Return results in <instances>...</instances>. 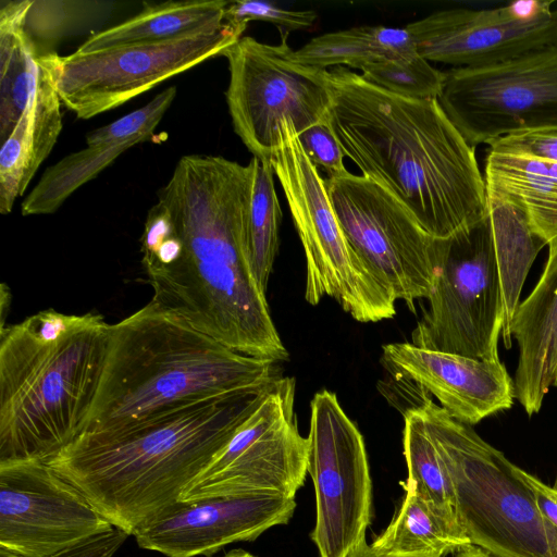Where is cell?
Masks as SVG:
<instances>
[{
	"label": "cell",
	"instance_id": "cell-1",
	"mask_svg": "<svg viewBox=\"0 0 557 557\" xmlns=\"http://www.w3.org/2000/svg\"><path fill=\"white\" fill-rule=\"evenodd\" d=\"M250 163L182 157L140 238L151 301L223 345L275 363L289 354L248 253Z\"/></svg>",
	"mask_w": 557,
	"mask_h": 557
},
{
	"label": "cell",
	"instance_id": "cell-2",
	"mask_svg": "<svg viewBox=\"0 0 557 557\" xmlns=\"http://www.w3.org/2000/svg\"><path fill=\"white\" fill-rule=\"evenodd\" d=\"M329 124L345 156L435 238L482 220L487 191L474 148L437 99L385 91L343 66L326 73Z\"/></svg>",
	"mask_w": 557,
	"mask_h": 557
},
{
	"label": "cell",
	"instance_id": "cell-3",
	"mask_svg": "<svg viewBox=\"0 0 557 557\" xmlns=\"http://www.w3.org/2000/svg\"><path fill=\"white\" fill-rule=\"evenodd\" d=\"M274 379L133 423L83 432L46 463L113 527L134 535L180 502L259 407Z\"/></svg>",
	"mask_w": 557,
	"mask_h": 557
},
{
	"label": "cell",
	"instance_id": "cell-4",
	"mask_svg": "<svg viewBox=\"0 0 557 557\" xmlns=\"http://www.w3.org/2000/svg\"><path fill=\"white\" fill-rule=\"evenodd\" d=\"M96 312L47 309L0 330V465L48 462L83 430L107 359Z\"/></svg>",
	"mask_w": 557,
	"mask_h": 557
},
{
	"label": "cell",
	"instance_id": "cell-5",
	"mask_svg": "<svg viewBox=\"0 0 557 557\" xmlns=\"http://www.w3.org/2000/svg\"><path fill=\"white\" fill-rule=\"evenodd\" d=\"M277 375L275 362L238 352L150 301L110 325L103 373L81 433L249 389Z\"/></svg>",
	"mask_w": 557,
	"mask_h": 557
},
{
	"label": "cell",
	"instance_id": "cell-6",
	"mask_svg": "<svg viewBox=\"0 0 557 557\" xmlns=\"http://www.w3.org/2000/svg\"><path fill=\"white\" fill-rule=\"evenodd\" d=\"M413 407L447 468L470 543L495 557H557V528L542 516L521 468L426 395Z\"/></svg>",
	"mask_w": 557,
	"mask_h": 557
},
{
	"label": "cell",
	"instance_id": "cell-7",
	"mask_svg": "<svg viewBox=\"0 0 557 557\" xmlns=\"http://www.w3.org/2000/svg\"><path fill=\"white\" fill-rule=\"evenodd\" d=\"M271 164L306 258L305 299H335L358 322L395 315L396 299L376 281L346 239L329 195L326 180L302 149L295 128L284 122Z\"/></svg>",
	"mask_w": 557,
	"mask_h": 557
},
{
	"label": "cell",
	"instance_id": "cell-8",
	"mask_svg": "<svg viewBox=\"0 0 557 557\" xmlns=\"http://www.w3.org/2000/svg\"><path fill=\"white\" fill-rule=\"evenodd\" d=\"M428 308L411 332L413 345L498 360L505 321L491 219L436 238V276Z\"/></svg>",
	"mask_w": 557,
	"mask_h": 557
},
{
	"label": "cell",
	"instance_id": "cell-9",
	"mask_svg": "<svg viewBox=\"0 0 557 557\" xmlns=\"http://www.w3.org/2000/svg\"><path fill=\"white\" fill-rule=\"evenodd\" d=\"M287 35L280 45L244 36L228 48L230 82L225 91L233 128L252 156L270 162L284 122L297 135L329 122L332 106L326 73L296 62Z\"/></svg>",
	"mask_w": 557,
	"mask_h": 557
},
{
	"label": "cell",
	"instance_id": "cell-10",
	"mask_svg": "<svg viewBox=\"0 0 557 557\" xmlns=\"http://www.w3.org/2000/svg\"><path fill=\"white\" fill-rule=\"evenodd\" d=\"M246 29L223 26L150 44L95 52L52 53L42 61L61 102L78 119H91L115 109L159 83L224 52Z\"/></svg>",
	"mask_w": 557,
	"mask_h": 557
},
{
	"label": "cell",
	"instance_id": "cell-11",
	"mask_svg": "<svg viewBox=\"0 0 557 557\" xmlns=\"http://www.w3.org/2000/svg\"><path fill=\"white\" fill-rule=\"evenodd\" d=\"M331 202L347 242L376 281L414 311L436 276V238L385 188L363 175L329 177Z\"/></svg>",
	"mask_w": 557,
	"mask_h": 557
},
{
	"label": "cell",
	"instance_id": "cell-12",
	"mask_svg": "<svg viewBox=\"0 0 557 557\" xmlns=\"http://www.w3.org/2000/svg\"><path fill=\"white\" fill-rule=\"evenodd\" d=\"M437 101L475 148L557 126V44L508 62L445 72Z\"/></svg>",
	"mask_w": 557,
	"mask_h": 557
},
{
	"label": "cell",
	"instance_id": "cell-13",
	"mask_svg": "<svg viewBox=\"0 0 557 557\" xmlns=\"http://www.w3.org/2000/svg\"><path fill=\"white\" fill-rule=\"evenodd\" d=\"M308 474L315 494L310 539L320 557H348L371 523L372 481L363 436L337 396L322 389L310 403Z\"/></svg>",
	"mask_w": 557,
	"mask_h": 557
},
{
	"label": "cell",
	"instance_id": "cell-14",
	"mask_svg": "<svg viewBox=\"0 0 557 557\" xmlns=\"http://www.w3.org/2000/svg\"><path fill=\"white\" fill-rule=\"evenodd\" d=\"M295 392L294 377L277 375L259 407L180 502L248 493L295 498L308 473V440L297 426Z\"/></svg>",
	"mask_w": 557,
	"mask_h": 557
},
{
	"label": "cell",
	"instance_id": "cell-15",
	"mask_svg": "<svg viewBox=\"0 0 557 557\" xmlns=\"http://www.w3.org/2000/svg\"><path fill=\"white\" fill-rule=\"evenodd\" d=\"M553 1L519 0L506 5L436 11L405 26L429 62L479 69L508 62L557 44Z\"/></svg>",
	"mask_w": 557,
	"mask_h": 557
},
{
	"label": "cell",
	"instance_id": "cell-16",
	"mask_svg": "<svg viewBox=\"0 0 557 557\" xmlns=\"http://www.w3.org/2000/svg\"><path fill=\"white\" fill-rule=\"evenodd\" d=\"M112 527L48 463L0 465V549L50 557Z\"/></svg>",
	"mask_w": 557,
	"mask_h": 557
},
{
	"label": "cell",
	"instance_id": "cell-17",
	"mask_svg": "<svg viewBox=\"0 0 557 557\" xmlns=\"http://www.w3.org/2000/svg\"><path fill=\"white\" fill-rule=\"evenodd\" d=\"M295 498L273 493L177 502L138 529L137 545L165 557H210L224 546L251 542L293 518Z\"/></svg>",
	"mask_w": 557,
	"mask_h": 557
},
{
	"label": "cell",
	"instance_id": "cell-18",
	"mask_svg": "<svg viewBox=\"0 0 557 557\" xmlns=\"http://www.w3.org/2000/svg\"><path fill=\"white\" fill-rule=\"evenodd\" d=\"M382 363L395 376L414 382L432 394L457 421L473 425L507 410L515 397L513 380L498 360L475 359L416 346H382Z\"/></svg>",
	"mask_w": 557,
	"mask_h": 557
},
{
	"label": "cell",
	"instance_id": "cell-19",
	"mask_svg": "<svg viewBox=\"0 0 557 557\" xmlns=\"http://www.w3.org/2000/svg\"><path fill=\"white\" fill-rule=\"evenodd\" d=\"M547 246L543 273L510 323L519 349L515 397L529 416L540 411L545 395L557 385V236Z\"/></svg>",
	"mask_w": 557,
	"mask_h": 557
},
{
	"label": "cell",
	"instance_id": "cell-20",
	"mask_svg": "<svg viewBox=\"0 0 557 557\" xmlns=\"http://www.w3.org/2000/svg\"><path fill=\"white\" fill-rule=\"evenodd\" d=\"M38 87L0 150V213L9 214L38 168L52 151L62 131L61 100L40 58Z\"/></svg>",
	"mask_w": 557,
	"mask_h": 557
},
{
	"label": "cell",
	"instance_id": "cell-21",
	"mask_svg": "<svg viewBox=\"0 0 557 557\" xmlns=\"http://www.w3.org/2000/svg\"><path fill=\"white\" fill-rule=\"evenodd\" d=\"M230 1L187 0L146 4L131 18L89 36L78 52L171 40L224 25Z\"/></svg>",
	"mask_w": 557,
	"mask_h": 557
},
{
	"label": "cell",
	"instance_id": "cell-22",
	"mask_svg": "<svg viewBox=\"0 0 557 557\" xmlns=\"http://www.w3.org/2000/svg\"><path fill=\"white\" fill-rule=\"evenodd\" d=\"M487 195L518 206L546 244L557 236V163L490 151L485 158Z\"/></svg>",
	"mask_w": 557,
	"mask_h": 557
},
{
	"label": "cell",
	"instance_id": "cell-23",
	"mask_svg": "<svg viewBox=\"0 0 557 557\" xmlns=\"http://www.w3.org/2000/svg\"><path fill=\"white\" fill-rule=\"evenodd\" d=\"M392 521L371 547L382 554L445 557L471 545L458 520L429 502L408 483Z\"/></svg>",
	"mask_w": 557,
	"mask_h": 557
},
{
	"label": "cell",
	"instance_id": "cell-24",
	"mask_svg": "<svg viewBox=\"0 0 557 557\" xmlns=\"http://www.w3.org/2000/svg\"><path fill=\"white\" fill-rule=\"evenodd\" d=\"M30 0L1 1L0 9V139L12 133L40 81V58L23 32Z\"/></svg>",
	"mask_w": 557,
	"mask_h": 557
},
{
	"label": "cell",
	"instance_id": "cell-25",
	"mask_svg": "<svg viewBox=\"0 0 557 557\" xmlns=\"http://www.w3.org/2000/svg\"><path fill=\"white\" fill-rule=\"evenodd\" d=\"M416 45L405 27L358 26L312 38L292 58L304 65L326 70L347 65L361 70L384 60H409L417 55Z\"/></svg>",
	"mask_w": 557,
	"mask_h": 557
},
{
	"label": "cell",
	"instance_id": "cell-26",
	"mask_svg": "<svg viewBox=\"0 0 557 557\" xmlns=\"http://www.w3.org/2000/svg\"><path fill=\"white\" fill-rule=\"evenodd\" d=\"M487 201L505 309L502 336L510 347V323L522 286L537 253L547 244L518 206L493 195H487Z\"/></svg>",
	"mask_w": 557,
	"mask_h": 557
},
{
	"label": "cell",
	"instance_id": "cell-27",
	"mask_svg": "<svg viewBox=\"0 0 557 557\" xmlns=\"http://www.w3.org/2000/svg\"><path fill=\"white\" fill-rule=\"evenodd\" d=\"M136 144L86 147L48 168L21 205L24 216L51 214L82 185L95 178Z\"/></svg>",
	"mask_w": 557,
	"mask_h": 557
},
{
	"label": "cell",
	"instance_id": "cell-28",
	"mask_svg": "<svg viewBox=\"0 0 557 557\" xmlns=\"http://www.w3.org/2000/svg\"><path fill=\"white\" fill-rule=\"evenodd\" d=\"M252 181L248 221V253L255 278L265 292L278 250L282 210L271 162L250 160Z\"/></svg>",
	"mask_w": 557,
	"mask_h": 557
},
{
	"label": "cell",
	"instance_id": "cell-29",
	"mask_svg": "<svg viewBox=\"0 0 557 557\" xmlns=\"http://www.w3.org/2000/svg\"><path fill=\"white\" fill-rule=\"evenodd\" d=\"M404 422L403 447L408 469L406 483L457 519L449 473L413 406L405 411Z\"/></svg>",
	"mask_w": 557,
	"mask_h": 557
},
{
	"label": "cell",
	"instance_id": "cell-30",
	"mask_svg": "<svg viewBox=\"0 0 557 557\" xmlns=\"http://www.w3.org/2000/svg\"><path fill=\"white\" fill-rule=\"evenodd\" d=\"M103 2L30 0L23 32L38 58L55 53L53 48Z\"/></svg>",
	"mask_w": 557,
	"mask_h": 557
},
{
	"label": "cell",
	"instance_id": "cell-31",
	"mask_svg": "<svg viewBox=\"0 0 557 557\" xmlns=\"http://www.w3.org/2000/svg\"><path fill=\"white\" fill-rule=\"evenodd\" d=\"M362 78L391 94L416 100L437 99L444 83L442 72L419 53L409 60H384L361 70Z\"/></svg>",
	"mask_w": 557,
	"mask_h": 557
},
{
	"label": "cell",
	"instance_id": "cell-32",
	"mask_svg": "<svg viewBox=\"0 0 557 557\" xmlns=\"http://www.w3.org/2000/svg\"><path fill=\"white\" fill-rule=\"evenodd\" d=\"M175 97V86L162 90L144 107L90 132L86 136V145L88 147L115 146L126 143L137 145L148 140Z\"/></svg>",
	"mask_w": 557,
	"mask_h": 557
},
{
	"label": "cell",
	"instance_id": "cell-33",
	"mask_svg": "<svg viewBox=\"0 0 557 557\" xmlns=\"http://www.w3.org/2000/svg\"><path fill=\"white\" fill-rule=\"evenodd\" d=\"M317 17V12L311 10H286L259 0L230 1L224 12V21L233 26L246 29L251 21L270 22L277 26L281 35L308 29Z\"/></svg>",
	"mask_w": 557,
	"mask_h": 557
},
{
	"label": "cell",
	"instance_id": "cell-34",
	"mask_svg": "<svg viewBox=\"0 0 557 557\" xmlns=\"http://www.w3.org/2000/svg\"><path fill=\"white\" fill-rule=\"evenodd\" d=\"M297 136L312 164L323 169L329 177L348 173L344 163L345 152L329 122L315 124Z\"/></svg>",
	"mask_w": 557,
	"mask_h": 557
},
{
	"label": "cell",
	"instance_id": "cell-35",
	"mask_svg": "<svg viewBox=\"0 0 557 557\" xmlns=\"http://www.w3.org/2000/svg\"><path fill=\"white\" fill-rule=\"evenodd\" d=\"M490 151L557 163V126L511 134L488 144Z\"/></svg>",
	"mask_w": 557,
	"mask_h": 557
},
{
	"label": "cell",
	"instance_id": "cell-36",
	"mask_svg": "<svg viewBox=\"0 0 557 557\" xmlns=\"http://www.w3.org/2000/svg\"><path fill=\"white\" fill-rule=\"evenodd\" d=\"M129 535L115 528L86 539L50 557H113ZM0 557H21L0 549Z\"/></svg>",
	"mask_w": 557,
	"mask_h": 557
},
{
	"label": "cell",
	"instance_id": "cell-37",
	"mask_svg": "<svg viewBox=\"0 0 557 557\" xmlns=\"http://www.w3.org/2000/svg\"><path fill=\"white\" fill-rule=\"evenodd\" d=\"M520 474L531 488L542 516L557 528V491L522 469H520Z\"/></svg>",
	"mask_w": 557,
	"mask_h": 557
},
{
	"label": "cell",
	"instance_id": "cell-38",
	"mask_svg": "<svg viewBox=\"0 0 557 557\" xmlns=\"http://www.w3.org/2000/svg\"><path fill=\"white\" fill-rule=\"evenodd\" d=\"M348 557H424L382 554L374 550L367 541L362 542Z\"/></svg>",
	"mask_w": 557,
	"mask_h": 557
},
{
	"label": "cell",
	"instance_id": "cell-39",
	"mask_svg": "<svg viewBox=\"0 0 557 557\" xmlns=\"http://www.w3.org/2000/svg\"><path fill=\"white\" fill-rule=\"evenodd\" d=\"M455 557H495L487 553L486 550L475 546V545H468L461 549H459Z\"/></svg>",
	"mask_w": 557,
	"mask_h": 557
},
{
	"label": "cell",
	"instance_id": "cell-40",
	"mask_svg": "<svg viewBox=\"0 0 557 557\" xmlns=\"http://www.w3.org/2000/svg\"><path fill=\"white\" fill-rule=\"evenodd\" d=\"M4 284L1 285V324L0 330L5 327L4 320H5V313L9 311V305H10V292L9 288L4 290Z\"/></svg>",
	"mask_w": 557,
	"mask_h": 557
},
{
	"label": "cell",
	"instance_id": "cell-41",
	"mask_svg": "<svg viewBox=\"0 0 557 557\" xmlns=\"http://www.w3.org/2000/svg\"><path fill=\"white\" fill-rule=\"evenodd\" d=\"M221 557H256L255 555L244 549H232Z\"/></svg>",
	"mask_w": 557,
	"mask_h": 557
},
{
	"label": "cell",
	"instance_id": "cell-42",
	"mask_svg": "<svg viewBox=\"0 0 557 557\" xmlns=\"http://www.w3.org/2000/svg\"><path fill=\"white\" fill-rule=\"evenodd\" d=\"M553 487L557 491V476H556V480H555V482H554Z\"/></svg>",
	"mask_w": 557,
	"mask_h": 557
}]
</instances>
